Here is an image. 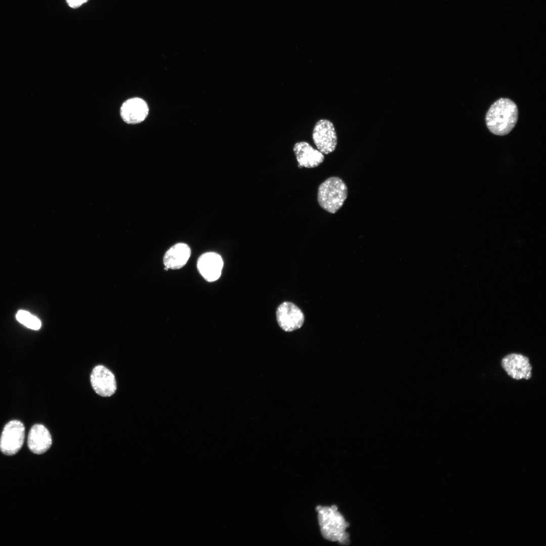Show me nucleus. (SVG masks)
<instances>
[{
  "mask_svg": "<svg viewBox=\"0 0 546 546\" xmlns=\"http://www.w3.org/2000/svg\"><path fill=\"white\" fill-rule=\"evenodd\" d=\"M88 0H66L67 5L71 8L76 9L86 3Z\"/></svg>",
  "mask_w": 546,
  "mask_h": 546,
  "instance_id": "obj_15",
  "label": "nucleus"
},
{
  "mask_svg": "<svg viewBox=\"0 0 546 546\" xmlns=\"http://www.w3.org/2000/svg\"><path fill=\"white\" fill-rule=\"evenodd\" d=\"M28 446L31 452L40 454L46 452L51 446L52 439L47 428L41 424H35L28 436Z\"/></svg>",
  "mask_w": 546,
  "mask_h": 546,
  "instance_id": "obj_12",
  "label": "nucleus"
},
{
  "mask_svg": "<svg viewBox=\"0 0 546 546\" xmlns=\"http://www.w3.org/2000/svg\"><path fill=\"white\" fill-rule=\"evenodd\" d=\"M502 366L507 373L513 379L528 380L531 377L532 367L529 359L523 355L510 354L502 359Z\"/></svg>",
  "mask_w": 546,
  "mask_h": 546,
  "instance_id": "obj_8",
  "label": "nucleus"
},
{
  "mask_svg": "<svg viewBox=\"0 0 546 546\" xmlns=\"http://www.w3.org/2000/svg\"><path fill=\"white\" fill-rule=\"evenodd\" d=\"M90 381L94 391L101 396H110L116 390L117 385L114 374L103 365H98L93 369Z\"/></svg>",
  "mask_w": 546,
  "mask_h": 546,
  "instance_id": "obj_7",
  "label": "nucleus"
},
{
  "mask_svg": "<svg viewBox=\"0 0 546 546\" xmlns=\"http://www.w3.org/2000/svg\"><path fill=\"white\" fill-rule=\"evenodd\" d=\"M312 140L317 150L328 154L333 152L337 145V136L333 124L327 119H321L315 124Z\"/></svg>",
  "mask_w": 546,
  "mask_h": 546,
  "instance_id": "obj_5",
  "label": "nucleus"
},
{
  "mask_svg": "<svg viewBox=\"0 0 546 546\" xmlns=\"http://www.w3.org/2000/svg\"><path fill=\"white\" fill-rule=\"evenodd\" d=\"M518 117V108L515 102L509 98H502L489 107L485 115V122L492 133L505 135L515 127Z\"/></svg>",
  "mask_w": 546,
  "mask_h": 546,
  "instance_id": "obj_1",
  "label": "nucleus"
},
{
  "mask_svg": "<svg viewBox=\"0 0 546 546\" xmlns=\"http://www.w3.org/2000/svg\"><path fill=\"white\" fill-rule=\"evenodd\" d=\"M321 531L323 537L329 540L343 543L348 541L346 529L348 523L338 511L336 506L316 508Z\"/></svg>",
  "mask_w": 546,
  "mask_h": 546,
  "instance_id": "obj_2",
  "label": "nucleus"
},
{
  "mask_svg": "<svg viewBox=\"0 0 546 546\" xmlns=\"http://www.w3.org/2000/svg\"><path fill=\"white\" fill-rule=\"evenodd\" d=\"M149 108L146 102L139 98H133L125 101L121 106L120 115L124 122L136 124L145 119Z\"/></svg>",
  "mask_w": 546,
  "mask_h": 546,
  "instance_id": "obj_11",
  "label": "nucleus"
},
{
  "mask_svg": "<svg viewBox=\"0 0 546 546\" xmlns=\"http://www.w3.org/2000/svg\"><path fill=\"white\" fill-rule=\"evenodd\" d=\"M277 321L280 328L285 332H292L300 329L304 321L302 310L294 303L284 302L276 311Z\"/></svg>",
  "mask_w": 546,
  "mask_h": 546,
  "instance_id": "obj_6",
  "label": "nucleus"
},
{
  "mask_svg": "<svg viewBox=\"0 0 546 546\" xmlns=\"http://www.w3.org/2000/svg\"><path fill=\"white\" fill-rule=\"evenodd\" d=\"M16 317L20 323L28 328L37 330L41 327L40 320L27 311L23 310L18 311Z\"/></svg>",
  "mask_w": 546,
  "mask_h": 546,
  "instance_id": "obj_14",
  "label": "nucleus"
},
{
  "mask_svg": "<svg viewBox=\"0 0 546 546\" xmlns=\"http://www.w3.org/2000/svg\"><path fill=\"white\" fill-rule=\"evenodd\" d=\"M25 437V427L18 420H12L4 427L0 438V450L4 454L13 456L21 448Z\"/></svg>",
  "mask_w": 546,
  "mask_h": 546,
  "instance_id": "obj_4",
  "label": "nucleus"
},
{
  "mask_svg": "<svg viewBox=\"0 0 546 546\" xmlns=\"http://www.w3.org/2000/svg\"><path fill=\"white\" fill-rule=\"evenodd\" d=\"M191 255V249L185 243H177L172 246L165 253L163 263L168 269H177L183 267Z\"/></svg>",
  "mask_w": 546,
  "mask_h": 546,
  "instance_id": "obj_13",
  "label": "nucleus"
},
{
  "mask_svg": "<svg viewBox=\"0 0 546 546\" xmlns=\"http://www.w3.org/2000/svg\"><path fill=\"white\" fill-rule=\"evenodd\" d=\"M223 265L221 257L215 252L203 254L197 261V268L200 274L205 280L210 282L219 278Z\"/></svg>",
  "mask_w": 546,
  "mask_h": 546,
  "instance_id": "obj_9",
  "label": "nucleus"
},
{
  "mask_svg": "<svg viewBox=\"0 0 546 546\" xmlns=\"http://www.w3.org/2000/svg\"><path fill=\"white\" fill-rule=\"evenodd\" d=\"M348 196V188L340 177L328 178L319 186L317 202L320 206L330 213H335L343 206Z\"/></svg>",
  "mask_w": 546,
  "mask_h": 546,
  "instance_id": "obj_3",
  "label": "nucleus"
},
{
  "mask_svg": "<svg viewBox=\"0 0 546 546\" xmlns=\"http://www.w3.org/2000/svg\"><path fill=\"white\" fill-rule=\"evenodd\" d=\"M293 151L299 168L316 167L323 163L325 159L323 153L306 142L296 143L293 147Z\"/></svg>",
  "mask_w": 546,
  "mask_h": 546,
  "instance_id": "obj_10",
  "label": "nucleus"
}]
</instances>
